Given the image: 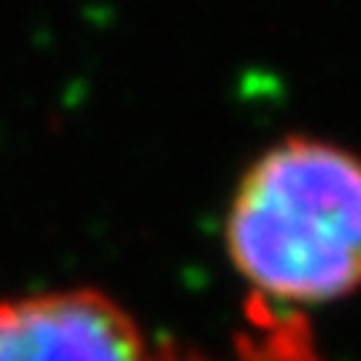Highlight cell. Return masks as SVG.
Wrapping results in <instances>:
<instances>
[{
  "mask_svg": "<svg viewBox=\"0 0 361 361\" xmlns=\"http://www.w3.org/2000/svg\"><path fill=\"white\" fill-rule=\"evenodd\" d=\"M224 251L251 298L318 308L361 288V151L314 134L264 147L234 184Z\"/></svg>",
  "mask_w": 361,
  "mask_h": 361,
  "instance_id": "6da1fadb",
  "label": "cell"
},
{
  "mask_svg": "<svg viewBox=\"0 0 361 361\" xmlns=\"http://www.w3.org/2000/svg\"><path fill=\"white\" fill-rule=\"evenodd\" d=\"M0 361H151L141 324L97 288L0 301Z\"/></svg>",
  "mask_w": 361,
  "mask_h": 361,
  "instance_id": "7a4b0ae2",
  "label": "cell"
},
{
  "mask_svg": "<svg viewBox=\"0 0 361 361\" xmlns=\"http://www.w3.org/2000/svg\"><path fill=\"white\" fill-rule=\"evenodd\" d=\"M157 361H218V358L164 355V358H157ZM231 361H328V358L318 348V341L311 335L305 314L264 305L258 298H247L245 328L234 338Z\"/></svg>",
  "mask_w": 361,
  "mask_h": 361,
  "instance_id": "3957f363",
  "label": "cell"
}]
</instances>
